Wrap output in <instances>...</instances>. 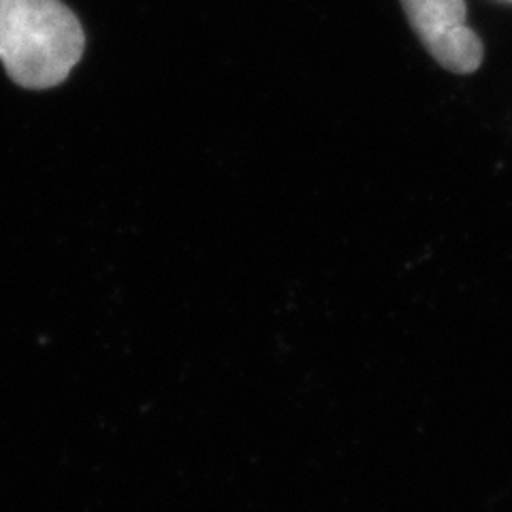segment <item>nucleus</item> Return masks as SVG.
Masks as SVG:
<instances>
[{"instance_id":"nucleus-1","label":"nucleus","mask_w":512,"mask_h":512,"mask_svg":"<svg viewBox=\"0 0 512 512\" xmlns=\"http://www.w3.org/2000/svg\"><path fill=\"white\" fill-rule=\"evenodd\" d=\"M84 28L60 0H0V62L28 90L62 84L84 54Z\"/></svg>"},{"instance_id":"nucleus-3","label":"nucleus","mask_w":512,"mask_h":512,"mask_svg":"<svg viewBox=\"0 0 512 512\" xmlns=\"http://www.w3.org/2000/svg\"><path fill=\"white\" fill-rule=\"evenodd\" d=\"M508 3H512V0H508Z\"/></svg>"},{"instance_id":"nucleus-2","label":"nucleus","mask_w":512,"mask_h":512,"mask_svg":"<svg viewBox=\"0 0 512 512\" xmlns=\"http://www.w3.org/2000/svg\"><path fill=\"white\" fill-rule=\"evenodd\" d=\"M408 22L434 60L451 73L470 75L483 64V41L466 22V0H402Z\"/></svg>"}]
</instances>
